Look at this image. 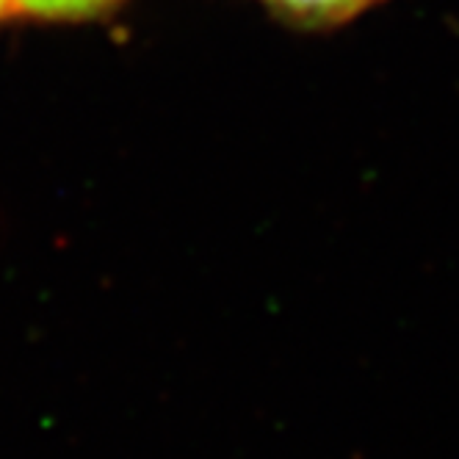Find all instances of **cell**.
I'll use <instances>...</instances> for the list:
<instances>
[{"instance_id":"obj_1","label":"cell","mask_w":459,"mask_h":459,"mask_svg":"<svg viewBox=\"0 0 459 459\" xmlns=\"http://www.w3.org/2000/svg\"><path fill=\"white\" fill-rule=\"evenodd\" d=\"M266 4L305 25H335L368 9L377 0H266Z\"/></svg>"},{"instance_id":"obj_2","label":"cell","mask_w":459,"mask_h":459,"mask_svg":"<svg viewBox=\"0 0 459 459\" xmlns=\"http://www.w3.org/2000/svg\"><path fill=\"white\" fill-rule=\"evenodd\" d=\"M119 0H14V9L42 20H86L114 9Z\"/></svg>"},{"instance_id":"obj_3","label":"cell","mask_w":459,"mask_h":459,"mask_svg":"<svg viewBox=\"0 0 459 459\" xmlns=\"http://www.w3.org/2000/svg\"><path fill=\"white\" fill-rule=\"evenodd\" d=\"M12 9H14V0H0V20H4Z\"/></svg>"}]
</instances>
